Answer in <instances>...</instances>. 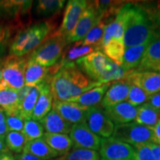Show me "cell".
Masks as SVG:
<instances>
[{"label": "cell", "instance_id": "27", "mask_svg": "<svg viewBox=\"0 0 160 160\" xmlns=\"http://www.w3.org/2000/svg\"><path fill=\"white\" fill-rule=\"evenodd\" d=\"M24 153H31L42 160H49L60 157L55 151L45 142L42 138L28 142L23 151Z\"/></svg>", "mask_w": 160, "mask_h": 160}, {"label": "cell", "instance_id": "40", "mask_svg": "<svg viewBox=\"0 0 160 160\" xmlns=\"http://www.w3.org/2000/svg\"><path fill=\"white\" fill-rule=\"evenodd\" d=\"M6 124L9 131L22 132L25 125V119L20 113L6 114Z\"/></svg>", "mask_w": 160, "mask_h": 160}, {"label": "cell", "instance_id": "34", "mask_svg": "<svg viewBox=\"0 0 160 160\" xmlns=\"http://www.w3.org/2000/svg\"><path fill=\"white\" fill-rule=\"evenodd\" d=\"M65 3L64 0H39L37 2L36 12L41 17L53 15L61 11Z\"/></svg>", "mask_w": 160, "mask_h": 160}, {"label": "cell", "instance_id": "24", "mask_svg": "<svg viewBox=\"0 0 160 160\" xmlns=\"http://www.w3.org/2000/svg\"><path fill=\"white\" fill-rule=\"evenodd\" d=\"M32 1L6 0L0 1V18L13 19L25 14L30 11Z\"/></svg>", "mask_w": 160, "mask_h": 160}, {"label": "cell", "instance_id": "44", "mask_svg": "<svg viewBox=\"0 0 160 160\" xmlns=\"http://www.w3.org/2000/svg\"><path fill=\"white\" fill-rule=\"evenodd\" d=\"M32 88L28 87V86L24 85L22 88L17 91V98H18V102H19V106L21 108L22 104L24 99H25V97H27V95L28 94V93L31 91Z\"/></svg>", "mask_w": 160, "mask_h": 160}, {"label": "cell", "instance_id": "2", "mask_svg": "<svg viewBox=\"0 0 160 160\" xmlns=\"http://www.w3.org/2000/svg\"><path fill=\"white\" fill-rule=\"evenodd\" d=\"M66 45V38L54 33L33 50L29 59L46 68L54 66L62 57Z\"/></svg>", "mask_w": 160, "mask_h": 160}, {"label": "cell", "instance_id": "28", "mask_svg": "<svg viewBox=\"0 0 160 160\" xmlns=\"http://www.w3.org/2000/svg\"><path fill=\"white\" fill-rule=\"evenodd\" d=\"M102 50L99 47L94 45H83L79 44L78 42H75V45L66 51L65 54L62 57V60L59 64H57V66L60 68L62 66L67 65V64L76 62L77 59L85 57L93 53V52L100 51Z\"/></svg>", "mask_w": 160, "mask_h": 160}, {"label": "cell", "instance_id": "32", "mask_svg": "<svg viewBox=\"0 0 160 160\" xmlns=\"http://www.w3.org/2000/svg\"><path fill=\"white\" fill-rule=\"evenodd\" d=\"M107 25L108 24L105 21L100 19L99 22L88 33V34L78 42L83 45L98 46L102 50V42L104 33H105V28Z\"/></svg>", "mask_w": 160, "mask_h": 160}, {"label": "cell", "instance_id": "46", "mask_svg": "<svg viewBox=\"0 0 160 160\" xmlns=\"http://www.w3.org/2000/svg\"><path fill=\"white\" fill-rule=\"evenodd\" d=\"M8 132V130L7 124H6L5 112L0 108V136L6 135Z\"/></svg>", "mask_w": 160, "mask_h": 160}, {"label": "cell", "instance_id": "47", "mask_svg": "<svg viewBox=\"0 0 160 160\" xmlns=\"http://www.w3.org/2000/svg\"><path fill=\"white\" fill-rule=\"evenodd\" d=\"M152 142L157 145H160V119L154 127L152 128Z\"/></svg>", "mask_w": 160, "mask_h": 160}, {"label": "cell", "instance_id": "7", "mask_svg": "<svg viewBox=\"0 0 160 160\" xmlns=\"http://www.w3.org/2000/svg\"><path fill=\"white\" fill-rule=\"evenodd\" d=\"M85 123L95 134L102 138L111 137L115 125L106 115L101 106L90 107L86 113Z\"/></svg>", "mask_w": 160, "mask_h": 160}, {"label": "cell", "instance_id": "48", "mask_svg": "<svg viewBox=\"0 0 160 160\" xmlns=\"http://www.w3.org/2000/svg\"><path fill=\"white\" fill-rule=\"evenodd\" d=\"M15 160H42L35 156L31 154V153H19L18 155H15Z\"/></svg>", "mask_w": 160, "mask_h": 160}, {"label": "cell", "instance_id": "6", "mask_svg": "<svg viewBox=\"0 0 160 160\" xmlns=\"http://www.w3.org/2000/svg\"><path fill=\"white\" fill-rule=\"evenodd\" d=\"M99 155L105 160H135V151L129 144L112 137L102 138Z\"/></svg>", "mask_w": 160, "mask_h": 160}, {"label": "cell", "instance_id": "49", "mask_svg": "<svg viewBox=\"0 0 160 160\" xmlns=\"http://www.w3.org/2000/svg\"><path fill=\"white\" fill-rule=\"evenodd\" d=\"M148 145L152 151L156 160H160V145L153 142H148Z\"/></svg>", "mask_w": 160, "mask_h": 160}, {"label": "cell", "instance_id": "10", "mask_svg": "<svg viewBox=\"0 0 160 160\" xmlns=\"http://www.w3.org/2000/svg\"><path fill=\"white\" fill-rule=\"evenodd\" d=\"M123 79L143 90L149 96L160 91V73L157 72L132 70Z\"/></svg>", "mask_w": 160, "mask_h": 160}, {"label": "cell", "instance_id": "50", "mask_svg": "<svg viewBox=\"0 0 160 160\" xmlns=\"http://www.w3.org/2000/svg\"><path fill=\"white\" fill-rule=\"evenodd\" d=\"M8 151H10L8 148L7 145H6L5 135L0 136V157Z\"/></svg>", "mask_w": 160, "mask_h": 160}, {"label": "cell", "instance_id": "14", "mask_svg": "<svg viewBox=\"0 0 160 160\" xmlns=\"http://www.w3.org/2000/svg\"><path fill=\"white\" fill-rule=\"evenodd\" d=\"M51 91L55 101L67 102L71 99V85L65 66H62L50 79Z\"/></svg>", "mask_w": 160, "mask_h": 160}, {"label": "cell", "instance_id": "54", "mask_svg": "<svg viewBox=\"0 0 160 160\" xmlns=\"http://www.w3.org/2000/svg\"><path fill=\"white\" fill-rule=\"evenodd\" d=\"M101 160H105V159H101Z\"/></svg>", "mask_w": 160, "mask_h": 160}, {"label": "cell", "instance_id": "3", "mask_svg": "<svg viewBox=\"0 0 160 160\" xmlns=\"http://www.w3.org/2000/svg\"><path fill=\"white\" fill-rule=\"evenodd\" d=\"M28 59L16 56L6 58L0 69L2 74L0 81V91L6 89L18 91L25 85V72Z\"/></svg>", "mask_w": 160, "mask_h": 160}, {"label": "cell", "instance_id": "11", "mask_svg": "<svg viewBox=\"0 0 160 160\" xmlns=\"http://www.w3.org/2000/svg\"><path fill=\"white\" fill-rule=\"evenodd\" d=\"M88 2L85 0H71L66 5L65 14L59 28L56 33L62 37H67L74 29L80 17L87 8Z\"/></svg>", "mask_w": 160, "mask_h": 160}, {"label": "cell", "instance_id": "9", "mask_svg": "<svg viewBox=\"0 0 160 160\" xmlns=\"http://www.w3.org/2000/svg\"><path fill=\"white\" fill-rule=\"evenodd\" d=\"M73 149H88L99 151L102 138L93 133L85 122L75 124L69 133Z\"/></svg>", "mask_w": 160, "mask_h": 160}, {"label": "cell", "instance_id": "15", "mask_svg": "<svg viewBox=\"0 0 160 160\" xmlns=\"http://www.w3.org/2000/svg\"><path fill=\"white\" fill-rule=\"evenodd\" d=\"M136 70L138 71H154L160 73V29L156 32L142 60Z\"/></svg>", "mask_w": 160, "mask_h": 160}, {"label": "cell", "instance_id": "22", "mask_svg": "<svg viewBox=\"0 0 160 160\" xmlns=\"http://www.w3.org/2000/svg\"><path fill=\"white\" fill-rule=\"evenodd\" d=\"M49 68L44 67L28 58L25 72V85L33 88L51 79Z\"/></svg>", "mask_w": 160, "mask_h": 160}, {"label": "cell", "instance_id": "4", "mask_svg": "<svg viewBox=\"0 0 160 160\" xmlns=\"http://www.w3.org/2000/svg\"><path fill=\"white\" fill-rule=\"evenodd\" d=\"M109 59L102 51H97L80 58L76 65L82 73L92 81L105 83V77L108 66Z\"/></svg>", "mask_w": 160, "mask_h": 160}, {"label": "cell", "instance_id": "23", "mask_svg": "<svg viewBox=\"0 0 160 160\" xmlns=\"http://www.w3.org/2000/svg\"><path fill=\"white\" fill-rule=\"evenodd\" d=\"M153 38L148 41L145 42V43L141 44V45L133 46V47L125 49V54L123 57L122 65H121V68L125 72H128L137 68L143 59L145 52L148 48Z\"/></svg>", "mask_w": 160, "mask_h": 160}, {"label": "cell", "instance_id": "45", "mask_svg": "<svg viewBox=\"0 0 160 160\" xmlns=\"http://www.w3.org/2000/svg\"><path fill=\"white\" fill-rule=\"evenodd\" d=\"M146 103L149 104L153 108L160 111V91L150 96L149 99Z\"/></svg>", "mask_w": 160, "mask_h": 160}, {"label": "cell", "instance_id": "39", "mask_svg": "<svg viewBox=\"0 0 160 160\" xmlns=\"http://www.w3.org/2000/svg\"><path fill=\"white\" fill-rule=\"evenodd\" d=\"M65 160H101L97 151L88 149H73L65 155Z\"/></svg>", "mask_w": 160, "mask_h": 160}, {"label": "cell", "instance_id": "37", "mask_svg": "<svg viewBox=\"0 0 160 160\" xmlns=\"http://www.w3.org/2000/svg\"><path fill=\"white\" fill-rule=\"evenodd\" d=\"M28 28L18 32L15 38L12 41L10 47V53L11 56L22 57V52L28 41Z\"/></svg>", "mask_w": 160, "mask_h": 160}, {"label": "cell", "instance_id": "53", "mask_svg": "<svg viewBox=\"0 0 160 160\" xmlns=\"http://www.w3.org/2000/svg\"><path fill=\"white\" fill-rule=\"evenodd\" d=\"M2 78V71L0 70V81H1Z\"/></svg>", "mask_w": 160, "mask_h": 160}, {"label": "cell", "instance_id": "1", "mask_svg": "<svg viewBox=\"0 0 160 160\" xmlns=\"http://www.w3.org/2000/svg\"><path fill=\"white\" fill-rule=\"evenodd\" d=\"M126 19L123 41L125 48L145 43L154 37L158 28L142 6L126 4Z\"/></svg>", "mask_w": 160, "mask_h": 160}, {"label": "cell", "instance_id": "12", "mask_svg": "<svg viewBox=\"0 0 160 160\" xmlns=\"http://www.w3.org/2000/svg\"><path fill=\"white\" fill-rule=\"evenodd\" d=\"M63 66H65L68 73L70 85H71V99L79 97L90 90L103 85L90 79L80 71L75 62L67 64Z\"/></svg>", "mask_w": 160, "mask_h": 160}, {"label": "cell", "instance_id": "36", "mask_svg": "<svg viewBox=\"0 0 160 160\" xmlns=\"http://www.w3.org/2000/svg\"><path fill=\"white\" fill-rule=\"evenodd\" d=\"M22 133L25 135L26 141L28 142L31 140L40 139L42 137L45 133V130L42 124L38 121L31 119H25Z\"/></svg>", "mask_w": 160, "mask_h": 160}, {"label": "cell", "instance_id": "8", "mask_svg": "<svg viewBox=\"0 0 160 160\" xmlns=\"http://www.w3.org/2000/svg\"><path fill=\"white\" fill-rule=\"evenodd\" d=\"M101 19L93 2H88L87 8L80 17L74 29L66 37L67 44L81 41Z\"/></svg>", "mask_w": 160, "mask_h": 160}, {"label": "cell", "instance_id": "43", "mask_svg": "<svg viewBox=\"0 0 160 160\" xmlns=\"http://www.w3.org/2000/svg\"><path fill=\"white\" fill-rule=\"evenodd\" d=\"M10 36H11V31L9 28L0 25V57L3 54L5 51L6 45H7Z\"/></svg>", "mask_w": 160, "mask_h": 160}, {"label": "cell", "instance_id": "30", "mask_svg": "<svg viewBox=\"0 0 160 160\" xmlns=\"http://www.w3.org/2000/svg\"><path fill=\"white\" fill-rule=\"evenodd\" d=\"M0 108L2 109L6 114L20 113L17 91L13 89L0 91Z\"/></svg>", "mask_w": 160, "mask_h": 160}, {"label": "cell", "instance_id": "16", "mask_svg": "<svg viewBox=\"0 0 160 160\" xmlns=\"http://www.w3.org/2000/svg\"><path fill=\"white\" fill-rule=\"evenodd\" d=\"M104 110L115 126L134 122L137 114V108L126 102L105 108Z\"/></svg>", "mask_w": 160, "mask_h": 160}, {"label": "cell", "instance_id": "33", "mask_svg": "<svg viewBox=\"0 0 160 160\" xmlns=\"http://www.w3.org/2000/svg\"><path fill=\"white\" fill-rule=\"evenodd\" d=\"M41 90L42 84L33 87L25 99H24L21 108H20V114L24 118V119H31L32 113L39 99Z\"/></svg>", "mask_w": 160, "mask_h": 160}, {"label": "cell", "instance_id": "5", "mask_svg": "<svg viewBox=\"0 0 160 160\" xmlns=\"http://www.w3.org/2000/svg\"><path fill=\"white\" fill-rule=\"evenodd\" d=\"M152 129L139 125L135 122L116 125L111 137L132 146L151 142Z\"/></svg>", "mask_w": 160, "mask_h": 160}, {"label": "cell", "instance_id": "18", "mask_svg": "<svg viewBox=\"0 0 160 160\" xmlns=\"http://www.w3.org/2000/svg\"><path fill=\"white\" fill-rule=\"evenodd\" d=\"M41 84V93L31 116V119L35 121H40L43 119L51 111L53 104V97L51 91L50 79L46 80Z\"/></svg>", "mask_w": 160, "mask_h": 160}, {"label": "cell", "instance_id": "41", "mask_svg": "<svg viewBox=\"0 0 160 160\" xmlns=\"http://www.w3.org/2000/svg\"><path fill=\"white\" fill-rule=\"evenodd\" d=\"M135 151V160H156L148 142L133 146Z\"/></svg>", "mask_w": 160, "mask_h": 160}, {"label": "cell", "instance_id": "13", "mask_svg": "<svg viewBox=\"0 0 160 160\" xmlns=\"http://www.w3.org/2000/svg\"><path fill=\"white\" fill-rule=\"evenodd\" d=\"M88 108V107L69 101L61 102L54 100L53 104V109L72 125L85 122L86 113Z\"/></svg>", "mask_w": 160, "mask_h": 160}, {"label": "cell", "instance_id": "20", "mask_svg": "<svg viewBox=\"0 0 160 160\" xmlns=\"http://www.w3.org/2000/svg\"><path fill=\"white\" fill-rule=\"evenodd\" d=\"M126 4L120 9L119 13H117L113 21L106 26L102 42V48L104 46L107 45L111 39L123 40L124 32H125L126 12H127Z\"/></svg>", "mask_w": 160, "mask_h": 160}, {"label": "cell", "instance_id": "52", "mask_svg": "<svg viewBox=\"0 0 160 160\" xmlns=\"http://www.w3.org/2000/svg\"><path fill=\"white\" fill-rule=\"evenodd\" d=\"M49 160H65V155L62 156V157H58L53 158V159H51Z\"/></svg>", "mask_w": 160, "mask_h": 160}, {"label": "cell", "instance_id": "17", "mask_svg": "<svg viewBox=\"0 0 160 160\" xmlns=\"http://www.w3.org/2000/svg\"><path fill=\"white\" fill-rule=\"evenodd\" d=\"M130 87L131 84L125 79L113 82L104 96L101 102L102 107L105 108L125 102L128 95Z\"/></svg>", "mask_w": 160, "mask_h": 160}, {"label": "cell", "instance_id": "38", "mask_svg": "<svg viewBox=\"0 0 160 160\" xmlns=\"http://www.w3.org/2000/svg\"><path fill=\"white\" fill-rule=\"evenodd\" d=\"M149 97L150 96L147 94L143 90L139 88L137 86L133 85V84H131L128 95L125 102L137 108L147 102Z\"/></svg>", "mask_w": 160, "mask_h": 160}, {"label": "cell", "instance_id": "21", "mask_svg": "<svg viewBox=\"0 0 160 160\" xmlns=\"http://www.w3.org/2000/svg\"><path fill=\"white\" fill-rule=\"evenodd\" d=\"M39 122L46 133H50L68 134L73 126L72 124L63 119L54 109H52Z\"/></svg>", "mask_w": 160, "mask_h": 160}, {"label": "cell", "instance_id": "35", "mask_svg": "<svg viewBox=\"0 0 160 160\" xmlns=\"http://www.w3.org/2000/svg\"><path fill=\"white\" fill-rule=\"evenodd\" d=\"M6 145L9 151L16 153H22L27 143L22 132L9 131L5 135Z\"/></svg>", "mask_w": 160, "mask_h": 160}, {"label": "cell", "instance_id": "25", "mask_svg": "<svg viewBox=\"0 0 160 160\" xmlns=\"http://www.w3.org/2000/svg\"><path fill=\"white\" fill-rule=\"evenodd\" d=\"M111 82L103 84V85L96 87L94 88L85 92L79 97L72 98L69 102H76L85 107H93L98 105V104L102 102L104 96L109 88Z\"/></svg>", "mask_w": 160, "mask_h": 160}, {"label": "cell", "instance_id": "19", "mask_svg": "<svg viewBox=\"0 0 160 160\" xmlns=\"http://www.w3.org/2000/svg\"><path fill=\"white\" fill-rule=\"evenodd\" d=\"M54 27L50 22H44L28 27V41L22 52V56L33 51L45 41Z\"/></svg>", "mask_w": 160, "mask_h": 160}, {"label": "cell", "instance_id": "31", "mask_svg": "<svg viewBox=\"0 0 160 160\" xmlns=\"http://www.w3.org/2000/svg\"><path fill=\"white\" fill-rule=\"evenodd\" d=\"M125 49L123 40L119 39H111L102 48L104 54L119 66L122 65Z\"/></svg>", "mask_w": 160, "mask_h": 160}, {"label": "cell", "instance_id": "42", "mask_svg": "<svg viewBox=\"0 0 160 160\" xmlns=\"http://www.w3.org/2000/svg\"><path fill=\"white\" fill-rule=\"evenodd\" d=\"M143 9L146 11L150 19L155 24V25L157 28H160V5H158L157 6L145 7L143 8Z\"/></svg>", "mask_w": 160, "mask_h": 160}, {"label": "cell", "instance_id": "29", "mask_svg": "<svg viewBox=\"0 0 160 160\" xmlns=\"http://www.w3.org/2000/svg\"><path fill=\"white\" fill-rule=\"evenodd\" d=\"M160 119V111H157L149 104L145 103L137 107V114L134 122L139 125L152 128Z\"/></svg>", "mask_w": 160, "mask_h": 160}, {"label": "cell", "instance_id": "51", "mask_svg": "<svg viewBox=\"0 0 160 160\" xmlns=\"http://www.w3.org/2000/svg\"><path fill=\"white\" fill-rule=\"evenodd\" d=\"M0 160H15V157L11 151H8L0 157Z\"/></svg>", "mask_w": 160, "mask_h": 160}, {"label": "cell", "instance_id": "26", "mask_svg": "<svg viewBox=\"0 0 160 160\" xmlns=\"http://www.w3.org/2000/svg\"><path fill=\"white\" fill-rule=\"evenodd\" d=\"M42 138L60 157L68 153L73 148V143L68 134L50 133L45 132Z\"/></svg>", "mask_w": 160, "mask_h": 160}]
</instances>
